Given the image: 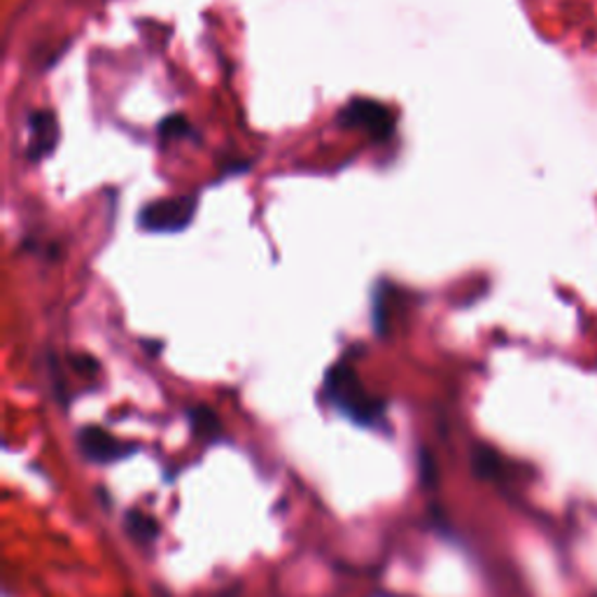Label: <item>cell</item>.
<instances>
[{
	"instance_id": "obj_1",
	"label": "cell",
	"mask_w": 597,
	"mask_h": 597,
	"mask_svg": "<svg viewBox=\"0 0 597 597\" xmlns=\"http://www.w3.org/2000/svg\"><path fill=\"white\" fill-rule=\"evenodd\" d=\"M322 392L341 416L359 428H379L385 422L388 406L381 397H373L359 381L357 371L348 363H336L325 376Z\"/></svg>"
},
{
	"instance_id": "obj_2",
	"label": "cell",
	"mask_w": 597,
	"mask_h": 597,
	"mask_svg": "<svg viewBox=\"0 0 597 597\" xmlns=\"http://www.w3.org/2000/svg\"><path fill=\"white\" fill-rule=\"evenodd\" d=\"M199 201L196 196H176L152 201L140 211L138 225L152 233H176L192 225Z\"/></svg>"
},
{
	"instance_id": "obj_3",
	"label": "cell",
	"mask_w": 597,
	"mask_h": 597,
	"mask_svg": "<svg viewBox=\"0 0 597 597\" xmlns=\"http://www.w3.org/2000/svg\"><path fill=\"white\" fill-rule=\"evenodd\" d=\"M336 122L343 129H359L369 134L379 143L395 134V117L383 103L371 99H353L348 105L341 107Z\"/></svg>"
},
{
	"instance_id": "obj_4",
	"label": "cell",
	"mask_w": 597,
	"mask_h": 597,
	"mask_svg": "<svg viewBox=\"0 0 597 597\" xmlns=\"http://www.w3.org/2000/svg\"><path fill=\"white\" fill-rule=\"evenodd\" d=\"M77 448L85 455V458L93 465H113L124 458H129L134 453V446L127 442H119L117 436L105 432L103 428L87 425L75 436Z\"/></svg>"
},
{
	"instance_id": "obj_5",
	"label": "cell",
	"mask_w": 597,
	"mask_h": 597,
	"mask_svg": "<svg viewBox=\"0 0 597 597\" xmlns=\"http://www.w3.org/2000/svg\"><path fill=\"white\" fill-rule=\"evenodd\" d=\"M28 148L26 156L30 162H40L47 154H52L59 143V124L50 110H36L28 117Z\"/></svg>"
},
{
	"instance_id": "obj_6",
	"label": "cell",
	"mask_w": 597,
	"mask_h": 597,
	"mask_svg": "<svg viewBox=\"0 0 597 597\" xmlns=\"http://www.w3.org/2000/svg\"><path fill=\"white\" fill-rule=\"evenodd\" d=\"M187 420H190L192 434L199 436L203 444H215L223 439V420L213 411L211 406H190L187 408Z\"/></svg>"
},
{
	"instance_id": "obj_7",
	"label": "cell",
	"mask_w": 597,
	"mask_h": 597,
	"mask_svg": "<svg viewBox=\"0 0 597 597\" xmlns=\"http://www.w3.org/2000/svg\"><path fill=\"white\" fill-rule=\"evenodd\" d=\"M124 528H127L129 537L136 544H154L156 537H160V525L143 509L127 511V516H124Z\"/></svg>"
},
{
	"instance_id": "obj_8",
	"label": "cell",
	"mask_w": 597,
	"mask_h": 597,
	"mask_svg": "<svg viewBox=\"0 0 597 597\" xmlns=\"http://www.w3.org/2000/svg\"><path fill=\"white\" fill-rule=\"evenodd\" d=\"M418 467H420V481L425 488H434L439 481V469H436V460L434 455L428 448H420L418 453Z\"/></svg>"
},
{
	"instance_id": "obj_9",
	"label": "cell",
	"mask_w": 597,
	"mask_h": 597,
	"mask_svg": "<svg viewBox=\"0 0 597 597\" xmlns=\"http://www.w3.org/2000/svg\"><path fill=\"white\" fill-rule=\"evenodd\" d=\"M190 122H187L182 115H170L160 124V134L162 138H178L190 134Z\"/></svg>"
},
{
	"instance_id": "obj_10",
	"label": "cell",
	"mask_w": 597,
	"mask_h": 597,
	"mask_svg": "<svg viewBox=\"0 0 597 597\" xmlns=\"http://www.w3.org/2000/svg\"><path fill=\"white\" fill-rule=\"evenodd\" d=\"M73 367L80 371L82 376H93L99 371V363L93 357H87V355H77L73 357Z\"/></svg>"
}]
</instances>
